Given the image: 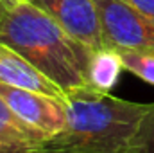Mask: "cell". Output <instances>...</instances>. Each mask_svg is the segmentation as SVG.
<instances>
[{"label":"cell","instance_id":"obj_5","mask_svg":"<svg viewBox=\"0 0 154 153\" xmlns=\"http://www.w3.org/2000/svg\"><path fill=\"white\" fill-rule=\"evenodd\" d=\"M48 13L74 38L93 50L106 49L95 0H31Z\"/></svg>","mask_w":154,"mask_h":153},{"label":"cell","instance_id":"obj_2","mask_svg":"<svg viewBox=\"0 0 154 153\" xmlns=\"http://www.w3.org/2000/svg\"><path fill=\"white\" fill-rule=\"evenodd\" d=\"M66 122L38 153H124L151 103H134L91 86L65 94Z\"/></svg>","mask_w":154,"mask_h":153},{"label":"cell","instance_id":"obj_4","mask_svg":"<svg viewBox=\"0 0 154 153\" xmlns=\"http://www.w3.org/2000/svg\"><path fill=\"white\" fill-rule=\"evenodd\" d=\"M0 97L25 124L38 130L47 139L59 133L66 122L65 99H57L41 92L11 86L0 81Z\"/></svg>","mask_w":154,"mask_h":153},{"label":"cell","instance_id":"obj_9","mask_svg":"<svg viewBox=\"0 0 154 153\" xmlns=\"http://www.w3.org/2000/svg\"><path fill=\"white\" fill-rule=\"evenodd\" d=\"M120 56L124 70L143 79L154 86V50H136V49H115Z\"/></svg>","mask_w":154,"mask_h":153},{"label":"cell","instance_id":"obj_6","mask_svg":"<svg viewBox=\"0 0 154 153\" xmlns=\"http://www.w3.org/2000/svg\"><path fill=\"white\" fill-rule=\"evenodd\" d=\"M0 81L11 86L27 88L57 99H65V92L54 81H50L43 72H39L20 52H16L13 47L2 41H0Z\"/></svg>","mask_w":154,"mask_h":153},{"label":"cell","instance_id":"obj_12","mask_svg":"<svg viewBox=\"0 0 154 153\" xmlns=\"http://www.w3.org/2000/svg\"><path fill=\"white\" fill-rule=\"evenodd\" d=\"M20 0H0V22H2V18L18 4Z\"/></svg>","mask_w":154,"mask_h":153},{"label":"cell","instance_id":"obj_8","mask_svg":"<svg viewBox=\"0 0 154 153\" xmlns=\"http://www.w3.org/2000/svg\"><path fill=\"white\" fill-rule=\"evenodd\" d=\"M122 70H124V65L115 50L111 49L95 50L91 63H90L88 86L102 90V92H109L116 85Z\"/></svg>","mask_w":154,"mask_h":153},{"label":"cell","instance_id":"obj_1","mask_svg":"<svg viewBox=\"0 0 154 153\" xmlns=\"http://www.w3.org/2000/svg\"><path fill=\"white\" fill-rule=\"evenodd\" d=\"M0 41L20 52L65 94L88 86L95 50L74 38L31 0H20L2 18Z\"/></svg>","mask_w":154,"mask_h":153},{"label":"cell","instance_id":"obj_10","mask_svg":"<svg viewBox=\"0 0 154 153\" xmlns=\"http://www.w3.org/2000/svg\"><path fill=\"white\" fill-rule=\"evenodd\" d=\"M124 153H154V103L142 117L127 150Z\"/></svg>","mask_w":154,"mask_h":153},{"label":"cell","instance_id":"obj_3","mask_svg":"<svg viewBox=\"0 0 154 153\" xmlns=\"http://www.w3.org/2000/svg\"><path fill=\"white\" fill-rule=\"evenodd\" d=\"M106 49L154 50V20L125 0H95Z\"/></svg>","mask_w":154,"mask_h":153},{"label":"cell","instance_id":"obj_7","mask_svg":"<svg viewBox=\"0 0 154 153\" xmlns=\"http://www.w3.org/2000/svg\"><path fill=\"white\" fill-rule=\"evenodd\" d=\"M47 137L25 124L0 97V153H38Z\"/></svg>","mask_w":154,"mask_h":153},{"label":"cell","instance_id":"obj_11","mask_svg":"<svg viewBox=\"0 0 154 153\" xmlns=\"http://www.w3.org/2000/svg\"><path fill=\"white\" fill-rule=\"evenodd\" d=\"M133 7H136L140 13H143L147 18L154 20V0H125Z\"/></svg>","mask_w":154,"mask_h":153}]
</instances>
